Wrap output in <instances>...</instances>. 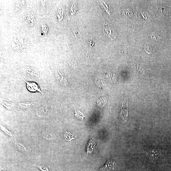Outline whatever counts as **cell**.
I'll return each mask as SVG.
<instances>
[{"label":"cell","instance_id":"1","mask_svg":"<svg viewBox=\"0 0 171 171\" xmlns=\"http://www.w3.org/2000/svg\"><path fill=\"white\" fill-rule=\"evenodd\" d=\"M22 73L26 76L32 78L38 79L40 78L39 73L37 70L30 67H25L21 70Z\"/></svg>","mask_w":171,"mask_h":171},{"label":"cell","instance_id":"2","mask_svg":"<svg viewBox=\"0 0 171 171\" xmlns=\"http://www.w3.org/2000/svg\"><path fill=\"white\" fill-rule=\"evenodd\" d=\"M54 73L55 78L60 84L63 87L68 85V83L66 78L62 72L56 68L54 69Z\"/></svg>","mask_w":171,"mask_h":171},{"label":"cell","instance_id":"3","mask_svg":"<svg viewBox=\"0 0 171 171\" xmlns=\"http://www.w3.org/2000/svg\"><path fill=\"white\" fill-rule=\"evenodd\" d=\"M124 122L127 123L128 115V101L127 98H125L122 102L121 111L119 114Z\"/></svg>","mask_w":171,"mask_h":171},{"label":"cell","instance_id":"4","mask_svg":"<svg viewBox=\"0 0 171 171\" xmlns=\"http://www.w3.org/2000/svg\"><path fill=\"white\" fill-rule=\"evenodd\" d=\"M26 84V88L28 90L31 92H39L43 94V92L40 88L39 86L37 83L33 82L28 81L23 79Z\"/></svg>","mask_w":171,"mask_h":171},{"label":"cell","instance_id":"5","mask_svg":"<svg viewBox=\"0 0 171 171\" xmlns=\"http://www.w3.org/2000/svg\"><path fill=\"white\" fill-rule=\"evenodd\" d=\"M50 109V106L47 104L40 106L37 111L36 116L40 118H42L47 115Z\"/></svg>","mask_w":171,"mask_h":171},{"label":"cell","instance_id":"6","mask_svg":"<svg viewBox=\"0 0 171 171\" xmlns=\"http://www.w3.org/2000/svg\"><path fill=\"white\" fill-rule=\"evenodd\" d=\"M164 151L160 149H154L147 153L151 158L154 160L157 159L164 155Z\"/></svg>","mask_w":171,"mask_h":171},{"label":"cell","instance_id":"7","mask_svg":"<svg viewBox=\"0 0 171 171\" xmlns=\"http://www.w3.org/2000/svg\"><path fill=\"white\" fill-rule=\"evenodd\" d=\"M116 164L112 160H108L104 165L100 169V171H112L115 169Z\"/></svg>","mask_w":171,"mask_h":171},{"label":"cell","instance_id":"8","mask_svg":"<svg viewBox=\"0 0 171 171\" xmlns=\"http://www.w3.org/2000/svg\"><path fill=\"white\" fill-rule=\"evenodd\" d=\"M41 136L45 140H47L54 139L55 138L54 132L49 129H46L41 133Z\"/></svg>","mask_w":171,"mask_h":171},{"label":"cell","instance_id":"9","mask_svg":"<svg viewBox=\"0 0 171 171\" xmlns=\"http://www.w3.org/2000/svg\"><path fill=\"white\" fill-rule=\"evenodd\" d=\"M1 104L4 107L9 110H12L16 107V103L7 100H2Z\"/></svg>","mask_w":171,"mask_h":171},{"label":"cell","instance_id":"10","mask_svg":"<svg viewBox=\"0 0 171 171\" xmlns=\"http://www.w3.org/2000/svg\"><path fill=\"white\" fill-rule=\"evenodd\" d=\"M35 104L33 102H22L16 103V107L22 109H25L31 107Z\"/></svg>","mask_w":171,"mask_h":171},{"label":"cell","instance_id":"11","mask_svg":"<svg viewBox=\"0 0 171 171\" xmlns=\"http://www.w3.org/2000/svg\"><path fill=\"white\" fill-rule=\"evenodd\" d=\"M145 51L148 54L153 55L155 53V48L151 44H146L144 46Z\"/></svg>","mask_w":171,"mask_h":171},{"label":"cell","instance_id":"12","mask_svg":"<svg viewBox=\"0 0 171 171\" xmlns=\"http://www.w3.org/2000/svg\"><path fill=\"white\" fill-rule=\"evenodd\" d=\"M64 137L66 140L69 141L75 139V136L72 135L71 132L68 131H66L64 132Z\"/></svg>","mask_w":171,"mask_h":171},{"label":"cell","instance_id":"13","mask_svg":"<svg viewBox=\"0 0 171 171\" xmlns=\"http://www.w3.org/2000/svg\"><path fill=\"white\" fill-rule=\"evenodd\" d=\"M15 146L17 148L20 150L23 151H27L26 147L20 143L16 142Z\"/></svg>","mask_w":171,"mask_h":171},{"label":"cell","instance_id":"14","mask_svg":"<svg viewBox=\"0 0 171 171\" xmlns=\"http://www.w3.org/2000/svg\"><path fill=\"white\" fill-rule=\"evenodd\" d=\"M75 116L77 119L82 120L85 117L84 115L79 111H76L75 109Z\"/></svg>","mask_w":171,"mask_h":171},{"label":"cell","instance_id":"15","mask_svg":"<svg viewBox=\"0 0 171 171\" xmlns=\"http://www.w3.org/2000/svg\"><path fill=\"white\" fill-rule=\"evenodd\" d=\"M1 130L5 133L7 134V135H8L9 136H10L12 137H13L14 135H13L12 133L10 131H9L8 129L5 127H4L2 125H1Z\"/></svg>","mask_w":171,"mask_h":171},{"label":"cell","instance_id":"16","mask_svg":"<svg viewBox=\"0 0 171 171\" xmlns=\"http://www.w3.org/2000/svg\"><path fill=\"white\" fill-rule=\"evenodd\" d=\"M150 37L152 39H154L156 41L158 40L160 38L161 39V36L159 34L154 33L151 34Z\"/></svg>","mask_w":171,"mask_h":171},{"label":"cell","instance_id":"17","mask_svg":"<svg viewBox=\"0 0 171 171\" xmlns=\"http://www.w3.org/2000/svg\"><path fill=\"white\" fill-rule=\"evenodd\" d=\"M70 64L73 67V68L76 70H77V65L76 61L73 60H70Z\"/></svg>","mask_w":171,"mask_h":171},{"label":"cell","instance_id":"18","mask_svg":"<svg viewBox=\"0 0 171 171\" xmlns=\"http://www.w3.org/2000/svg\"><path fill=\"white\" fill-rule=\"evenodd\" d=\"M38 167L41 171H49L48 168L44 166H39Z\"/></svg>","mask_w":171,"mask_h":171},{"label":"cell","instance_id":"19","mask_svg":"<svg viewBox=\"0 0 171 171\" xmlns=\"http://www.w3.org/2000/svg\"><path fill=\"white\" fill-rule=\"evenodd\" d=\"M170 106H171V90H170Z\"/></svg>","mask_w":171,"mask_h":171}]
</instances>
